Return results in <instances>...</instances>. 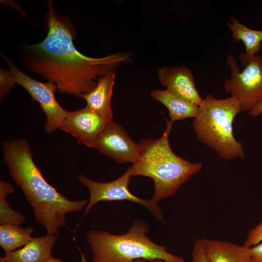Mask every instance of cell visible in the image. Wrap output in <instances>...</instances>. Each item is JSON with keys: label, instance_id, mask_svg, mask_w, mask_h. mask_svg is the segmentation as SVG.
<instances>
[{"label": "cell", "instance_id": "obj_18", "mask_svg": "<svg viewBox=\"0 0 262 262\" xmlns=\"http://www.w3.org/2000/svg\"><path fill=\"white\" fill-rule=\"evenodd\" d=\"M14 187L9 182L0 181V224L21 225L25 216L14 210L6 200L8 195L14 192Z\"/></svg>", "mask_w": 262, "mask_h": 262}, {"label": "cell", "instance_id": "obj_5", "mask_svg": "<svg viewBox=\"0 0 262 262\" xmlns=\"http://www.w3.org/2000/svg\"><path fill=\"white\" fill-rule=\"evenodd\" d=\"M199 107L198 114L193 121L199 141L224 160L245 158L244 146L233 134V121L242 111L237 99L231 96L217 99L208 94Z\"/></svg>", "mask_w": 262, "mask_h": 262}, {"label": "cell", "instance_id": "obj_25", "mask_svg": "<svg viewBox=\"0 0 262 262\" xmlns=\"http://www.w3.org/2000/svg\"><path fill=\"white\" fill-rule=\"evenodd\" d=\"M44 262H64L61 259L51 257Z\"/></svg>", "mask_w": 262, "mask_h": 262}, {"label": "cell", "instance_id": "obj_2", "mask_svg": "<svg viewBox=\"0 0 262 262\" xmlns=\"http://www.w3.org/2000/svg\"><path fill=\"white\" fill-rule=\"evenodd\" d=\"M2 149L9 175L23 193L36 221L47 234L58 235L62 228H67L66 215L85 208L88 199L70 200L49 183L25 139L5 140Z\"/></svg>", "mask_w": 262, "mask_h": 262}, {"label": "cell", "instance_id": "obj_14", "mask_svg": "<svg viewBox=\"0 0 262 262\" xmlns=\"http://www.w3.org/2000/svg\"><path fill=\"white\" fill-rule=\"evenodd\" d=\"M202 241L209 262H252L250 247L206 238Z\"/></svg>", "mask_w": 262, "mask_h": 262}, {"label": "cell", "instance_id": "obj_26", "mask_svg": "<svg viewBox=\"0 0 262 262\" xmlns=\"http://www.w3.org/2000/svg\"><path fill=\"white\" fill-rule=\"evenodd\" d=\"M82 262H86L83 254L82 253Z\"/></svg>", "mask_w": 262, "mask_h": 262}, {"label": "cell", "instance_id": "obj_15", "mask_svg": "<svg viewBox=\"0 0 262 262\" xmlns=\"http://www.w3.org/2000/svg\"><path fill=\"white\" fill-rule=\"evenodd\" d=\"M150 95L166 107L169 120L173 123L185 118H194L198 114V105L179 97L167 89L153 90Z\"/></svg>", "mask_w": 262, "mask_h": 262}, {"label": "cell", "instance_id": "obj_24", "mask_svg": "<svg viewBox=\"0 0 262 262\" xmlns=\"http://www.w3.org/2000/svg\"><path fill=\"white\" fill-rule=\"evenodd\" d=\"M132 262H165L161 259L147 260L144 259H138L134 260Z\"/></svg>", "mask_w": 262, "mask_h": 262}, {"label": "cell", "instance_id": "obj_22", "mask_svg": "<svg viewBox=\"0 0 262 262\" xmlns=\"http://www.w3.org/2000/svg\"><path fill=\"white\" fill-rule=\"evenodd\" d=\"M252 262H262V242L250 247Z\"/></svg>", "mask_w": 262, "mask_h": 262}, {"label": "cell", "instance_id": "obj_3", "mask_svg": "<svg viewBox=\"0 0 262 262\" xmlns=\"http://www.w3.org/2000/svg\"><path fill=\"white\" fill-rule=\"evenodd\" d=\"M166 128L157 139H142L139 142L138 161L127 171L131 176H142L154 182V194L150 200L157 203L173 196L193 175L200 172L201 163H192L177 155L169 144V135L173 123L165 118Z\"/></svg>", "mask_w": 262, "mask_h": 262}, {"label": "cell", "instance_id": "obj_6", "mask_svg": "<svg viewBox=\"0 0 262 262\" xmlns=\"http://www.w3.org/2000/svg\"><path fill=\"white\" fill-rule=\"evenodd\" d=\"M243 66L240 70L235 56L229 54L226 63L230 76L224 81L226 93L239 101L242 111L248 113L262 101V57L247 56L242 53L239 56Z\"/></svg>", "mask_w": 262, "mask_h": 262}, {"label": "cell", "instance_id": "obj_10", "mask_svg": "<svg viewBox=\"0 0 262 262\" xmlns=\"http://www.w3.org/2000/svg\"><path fill=\"white\" fill-rule=\"evenodd\" d=\"M109 122L86 106L77 111H67L59 129L71 134L78 143L94 148L98 136Z\"/></svg>", "mask_w": 262, "mask_h": 262}, {"label": "cell", "instance_id": "obj_19", "mask_svg": "<svg viewBox=\"0 0 262 262\" xmlns=\"http://www.w3.org/2000/svg\"><path fill=\"white\" fill-rule=\"evenodd\" d=\"M0 97L1 99L14 87L12 75L8 69L0 68Z\"/></svg>", "mask_w": 262, "mask_h": 262}, {"label": "cell", "instance_id": "obj_12", "mask_svg": "<svg viewBox=\"0 0 262 262\" xmlns=\"http://www.w3.org/2000/svg\"><path fill=\"white\" fill-rule=\"evenodd\" d=\"M58 235L33 237L22 247L5 253L0 262H44L52 257L51 251Z\"/></svg>", "mask_w": 262, "mask_h": 262}, {"label": "cell", "instance_id": "obj_8", "mask_svg": "<svg viewBox=\"0 0 262 262\" xmlns=\"http://www.w3.org/2000/svg\"><path fill=\"white\" fill-rule=\"evenodd\" d=\"M127 171L117 179L107 182L93 180L84 175L78 177L79 182L89 190L90 197L84 210V215L88 213L93 206L101 201L129 200L139 204L146 208L161 222L164 218L161 208L157 203L150 199H143L132 194L129 189L131 177Z\"/></svg>", "mask_w": 262, "mask_h": 262}, {"label": "cell", "instance_id": "obj_13", "mask_svg": "<svg viewBox=\"0 0 262 262\" xmlns=\"http://www.w3.org/2000/svg\"><path fill=\"white\" fill-rule=\"evenodd\" d=\"M115 79V71L109 72L98 79L93 90L81 97L85 100L87 108L108 121L113 120L111 98Z\"/></svg>", "mask_w": 262, "mask_h": 262}, {"label": "cell", "instance_id": "obj_9", "mask_svg": "<svg viewBox=\"0 0 262 262\" xmlns=\"http://www.w3.org/2000/svg\"><path fill=\"white\" fill-rule=\"evenodd\" d=\"M94 148L119 163L134 164L140 156L139 143L133 141L125 130L113 120L99 134Z\"/></svg>", "mask_w": 262, "mask_h": 262}, {"label": "cell", "instance_id": "obj_21", "mask_svg": "<svg viewBox=\"0 0 262 262\" xmlns=\"http://www.w3.org/2000/svg\"><path fill=\"white\" fill-rule=\"evenodd\" d=\"M192 262H209L205 254L201 239L195 242L191 253Z\"/></svg>", "mask_w": 262, "mask_h": 262}, {"label": "cell", "instance_id": "obj_4", "mask_svg": "<svg viewBox=\"0 0 262 262\" xmlns=\"http://www.w3.org/2000/svg\"><path fill=\"white\" fill-rule=\"evenodd\" d=\"M149 225L140 219L134 220L129 230L115 235L105 230H91L87 236L92 257L91 262H132L138 259H161L165 262H185L164 246L147 235Z\"/></svg>", "mask_w": 262, "mask_h": 262}, {"label": "cell", "instance_id": "obj_20", "mask_svg": "<svg viewBox=\"0 0 262 262\" xmlns=\"http://www.w3.org/2000/svg\"><path fill=\"white\" fill-rule=\"evenodd\" d=\"M262 242V220L252 228L247 234L243 246L246 247L254 246Z\"/></svg>", "mask_w": 262, "mask_h": 262}, {"label": "cell", "instance_id": "obj_7", "mask_svg": "<svg viewBox=\"0 0 262 262\" xmlns=\"http://www.w3.org/2000/svg\"><path fill=\"white\" fill-rule=\"evenodd\" d=\"M1 55L8 67L15 84L22 86L32 98L39 104L47 118L44 126L45 131L48 133H51L57 129H59L67 111L62 108L55 98L56 86L49 82H40L29 77L3 54L1 53Z\"/></svg>", "mask_w": 262, "mask_h": 262}, {"label": "cell", "instance_id": "obj_23", "mask_svg": "<svg viewBox=\"0 0 262 262\" xmlns=\"http://www.w3.org/2000/svg\"><path fill=\"white\" fill-rule=\"evenodd\" d=\"M262 114V101L255 106L248 114L253 117H256Z\"/></svg>", "mask_w": 262, "mask_h": 262}, {"label": "cell", "instance_id": "obj_11", "mask_svg": "<svg viewBox=\"0 0 262 262\" xmlns=\"http://www.w3.org/2000/svg\"><path fill=\"white\" fill-rule=\"evenodd\" d=\"M161 84L179 97L199 105L203 100L196 88L192 70L183 65L170 66L158 69Z\"/></svg>", "mask_w": 262, "mask_h": 262}, {"label": "cell", "instance_id": "obj_17", "mask_svg": "<svg viewBox=\"0 0 262 262\" xmlns=\"http://www.w3.org/2000/svg\"><path fill=\"white\" fill-rule=\"evenodd\" d=\"M31 227L23 228L15 224H0V246L5 253L22 247L31 240L34 233Z\"/></svg>", "mask_w": 262, "mask_h": 262}, {"label": "cell", "instance_id": "obj_1", "mask_svg": "<svg viewBox=\"0 0 262 262\" xmlns=\"http://www.w3.org/2000/svg\"><path fill=\"white\" fill-rule=\"evenodd\" d=\"M47 3L46 38L39 43L24 45L20 57L26 69L54 83L59 92L81 98L95 88L99 78L131 62L130 53L100 58L81 53L73 43L76 32L70 20L58 14L52 1Z\"/></svg>", "mask_w": 262, "mask_h": 262}, {"label": "cell", "instance_id": "obj_16", "mask_svg": "<svg viewBox=\"0 0 262 262\" xmlns=\"http://www.w3.org/2000/svg\"><path fill=\"white\" fill-rule=\"evenodd\" d=\"M227 25L235 42L242 41L245 47L244 53L247 56L257 55L262 46V30L246 27L234 16L229 17Z\"/></svg>", "mask_w": 262, "mask_h": 262}]
</instances>
